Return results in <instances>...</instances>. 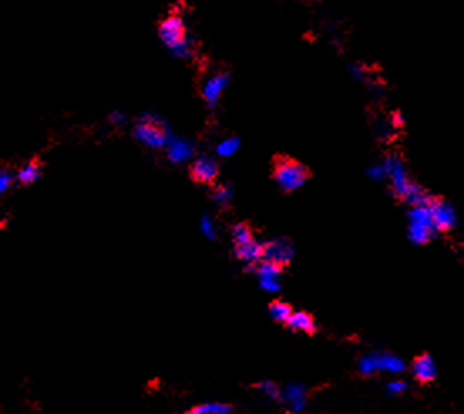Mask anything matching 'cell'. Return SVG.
Returning a JSON list of instances; mask_svg holds the SVG:
<instances>
[{
	"label": "cell",
	"instance_id": "obj_1",
	"mask_svg": "<svg viewBox=\"0 0 464 414\" xmlns=\"http://www.w3.org/2000/svg\"><path fill=\"white\" fill-rule=\"evenodd\" d=\"M385 169H387V179H391L392 192L406 201L411 206H428L431 202V195L422 190L419 185L411 182L407 175L406 165L401 160V157L391 155L385 159Z\"/></svg>",
	"mask_w": 464,
	"mask_h": 414
},
{
	"label": "cell",
	"instance_id": "obj_2",
	"mask_svg": "<svg viewBox=\"0 0 464 414\" xmlns=\"http://www.w3.org/2000/svg\"><path fill=\"white\" fill-rule=\"evenodd\" d=\"M133 135L137 138V142H140L142 145L153 150H162L167 147V143L170 142V138L174 137L170 132L169 125H167L160 116L145 113L137 120L133 128Z\"/></svg>",
	"mask_w": 464,
	"mask_h": 414
},
{
	"label": "cell",
	"instance_id": "obj_3",
	"mask_svg": "<svg viewBox=\"0 0 464 414\" xmlns=\"http://www.w3.org/2000/svg\"><path fill=\"white\" fill-rule=\"evenodd\" d=\"M159 37L175 58L185 59L192 56V44H190L187 29L179 16H170L162 22L159 27Z\"/></svg>",
	"mask_w": 464,
	"mask_h": 414
},
{
	"label": "cell",
	"instance_id": "obj_4",
	"mask_svg": "<svg viewBox=\"0 0 464 414\" xmlns=\"http://www.w3.org/2000/svg\"><path fill=\"white\" fill-rule=\"evenodd\" d=\"M273 177H275V182L280 185L283 190L293 192V190H298L306 184L310 172L301 162L288 159V157H281V159L276 160Z\"/></svg>",
	"mask_w": 464,
	"mask_h": 414
},
{
	"label": "cell",
	"instance_id": "obj_5",
	"mask_svg": "<svg viewBox=\"0 0 464 414\" xmlns=\"http://www.w3.org/2000/svg\"><path fill=\"white\" fill-rule=\"evenodd\" d=\"M232 239H234V253L238 259L246 264H256L261 262L263 244L253 236V231L246 224H236L232 227Z\"/></svg>",
	"mask_w": 464,
	"mask_h": 414
},
{
	"label": "cell",
	"instance_id": "obj_6",
	"mask_svg": "<svg viewBox=\"0 0 464 414\" xmlns=\"http://www.w3.org/2000/svg\"><path fill=\"white\" fill-rule=\"evenodd\" d=\"M359 371L364 376H374L375 372H389V374H402L406 371V362L399 356L389 352H372L360 357Z\"/></svg>",
	"mask_w": 464,
	"mask_h": 414
},
{
	"label": "cell",
	"instance_id": "obj_7",
	"mask_svg": "<svg viewBox=\"0 0 464 414\" xmlns=\"http://www.w3.org/2000/svg\"><path fill=\"white\" fill-rule=\"evenodd\" d=\"M409 219V239L414 244H426L434 238V226L431 219L429 204L428 206H412L407 212Z\"/></svg>",
	"mask_w": 464,
	"mask_h": 414
},
{
	"label": "cell",
	"instance_id": "obj_8",
	"mask_svg": "<svg viewBox=\"0 0 464 414\" xmlns=\"http://www.w3.org/2000/svg\"><path fill=\"white\" fill-rule=\"evenodd\" d=\"M295 244L286 238H275L263 244L261 262L276 264V266H285L293 259Z\"/></svg>",
	"mask_w": 464,
	"mask_h": 414
},
{
	"label": "cell",
	"instance_id": "obj_9",
	"mask_svg": "<svg viewBox=\"0 0 464 414\" xmlns=\"http://www.w3.org/2000/svg\"><path fill=\"white\" fill-rule=\"evenodd\" d=\"M431 219H433V226L436 232H446L451 231L456 226V211L451 204L443 201V199H431L429 202Z\"/></svg>",
	"mask_w": 464,
	"mask_h": 414
},
{
	"label": "cell",
	"instance_id": "obj_10",
	"mask_svg": "<svg viewBox=\"0 0 464 414\" xmlns=\"http://www.w3.org/2000/svg\"><path fill=\"white\" fill-rule=\"evenodd\" d=\"M192 179L199 184H212L219 175V165L209 155H199L190 167Z\"/></svg>",
	"mask_w": 464,
	"mask_h": 414
},
{
	"label": "cell",
	"instance_id": "obj_11",
	"mask_svg": "<svg viewBox=\"0 0 464 414\" xmlns=\"http://www.w3.org/2000/svg\"><path fill=\"white\" fill-rule=\"evenodd\" d=\"M258 280L261 290L266 293H278L281 290V268L276 264L261 262L258 264Z\"/></svg>",
	"mask_w": 464,
	"mask_h": 414
},
{
	"label": "cell",
	"instance_id": "obj_12",
	"mask_svg": "<svg viewBox=\"0 0 464 414\" xmlns=\"http://www.w3.org/2000/svg\"><path fill=\"white\" fill-rule=\"evenodd\" d=\"M227 86H229V76H227V74L217 73L214 76H211L202 86L204 101H206L211 108H214V106L219 103L222 93L226 91Z\"/></svg>",
	"mask_w": 464,
	"mask_h": 414
},
{
	"label": "cell",
	"instance_id": "obj_13",
	"mask_svg": "<svg viewBox=\"0 0 464 414\" xmlns=\"http://www.w3.org/2000/svg\"><path fill=\"white\" fill-rule=\"evenodd\" d=\"M165 148L167 157H169V160L175 165L185 164V162H189L194 157V153H196V147H194V143L187 140V138L172 137Z\"/></svg>",
	"mask_w": 464,
	"mask_h": 414
},
{
	"label": "cell",
	"instance_id": "obj_14",
	"mask_svg": "<svg viewBox=\"0 0 464 414\" xmlns=\"http://www.w3.org/2000/svg\"><path fill=\"white\" fill-rule=\"evenodd\" d=\"M280 399L288 408V411L298 414L306 408V388L300 383L288 384L286 388L281 390Z\"/></svg>",
	"mask_w": 464,
	"mask_h": 414
},
{
	"label": "cell",
	"instance_id": "obj_15",
	"mask_svg": "<svg viewBox=\"0 0 464 414\" xmlns=\"http://www.w3.org/2000/svg\"><path fill=\"white\" fill-rule=\"evenodd\" d=\"M412 374L421 383H429V381L436 379L438 376V366L433 359V356L429 353H422L417 359L412 362Z\"/></svg>",
	"mask_w": 464,
	"mask_h": 414
},
{
	"label": "cell",
	"instance_id": "obj_16",
	"mask_svg": "<svg viewBox=\"0 0 464 414\" xmlns=\"http://www.w3.org/2000/svg\"><path fill=\"white\" fill-rule=\"evenodd\" d=\"M286 324L290 325V328L296 330V332H305V333L315 332V320L312 315L306 314V311H293Z\"/></svg>",
	"mask_w": 464,
	"mask_h": 414
},
{
	"label": "cell",
	"instance_id": "obj_17",
	"mask_svg": "<svg viewBox=\"0 0 464 414\" xmlns=\"http://www.w3.org/2000/svg\"><path fill=\"white\" fill-rule=\"evenodd\" d=\"M39 179H41V165L34 160L27 162V164L22 165L16 174V180L22 185H32Z\"/></svg>",
	"mask_w": 464,
	"mask_h": 414
},
{
	"label": "cell",
	"instance_id": "obj_18",
	"mask_svg": "<svg viewBox=\"0 0 464 414\" xmlns=\"http://www.w3.org/2000/svg\"><path fill=\"white\" fill-rule=\"evenodd\" d=\"M241 147V140L238 137H229V138H224V140H221L217 143L216 147V153L222 159H227V157H232L236 155Z\"/></svg>",
	"mask_w": 464,
	"mask_h": 414
},
{
	"label": "cell",
	"instance_id": "obj_19",
	"mask_svg": "<svg viewBox=\"0 0 464 414\" xmlns=\"http://www.w3.org/2000/svg\"><path fill=\"white\" fill-rule=\"evenodd\" d=\"M291 314H293V310H291V306L285 304V301H273V304L269 305V315H271V319L276 320V322L286 324Z\"/></svg>",
	"mask_w": 464,
	"mask_h": 414
},
{
	"label": "cell",
	"instance_id": "obj_20",
	"mask_svg": "<svg viewBox=\"0 0 464 414\" xmlns=\"http://www.w3.org/2000/svg\"><path fill=\"white\" fill-rule=\"evenodd\" d=\"M190 414H231V406L224 403H204L194 408Z\"/></svg>",
	"mask_w": 464,
	"mask_h": 414
},
{
	"label": "cell",
	"instance_id": "obj_21",
	"mask_svg": "<svg viewBox=\"0 0 464 414\" xmlns=\"http://www.w3.org/2000/svg\"><path fill=\"white\" fill-rule=\"evenodd\" d=\"M258 389L264 398L271 399V401H278L281 396L280 385H278L276 383H273V381H261V383L258 384Z\"/></svg>",
	"mask_w": 464,
	"mask_h": 414
},
{
	"label": "cell",
	"instance_id": "obj_22",
	"mask_svg": "<svg viewBox=\"0 0 464 414\" xmlns=\"http://www.w3.org/2000/svg\"><path fill=\"white\" fill-rule=\"evenodd\" d=\"M201 232L204 236H206L207 239H216L217 238V227H216V222L212 219L211 216H202L201 219Z\"/></svg>",
	"mask_w": 464,
	"mask_h": 414
},
{
	"label": "cell",
	"instance_id": "obj_23",
	"mask_svg": "<svg viewBox=\"0 0 464 414\" xmlns=\"http://www.w3.org/2000/svg\"><path fill=\"white\" fill-rule=\"evenodd\" d=\"M232 189L231 187H227V185H221V187H217L214 190V195H212V197H214V201L219 204V206H227V204H229L232 201Z\"/></svg>",
	"mask_w": 464,
	"mask_h": 414
},
{
	"label": "cell",
	"instance_id": "obj_24",
	"mask_svg": "<svg viewBox=\"0 0 464 414\" xmlns=\"http://www.w3.org/2000/svg\"><path fill=\"white\" fill-rule=\"evenodd\" d=\"M14 180H16V175H14L9 169L0 167V194H6L7 190L12 187Z\"/></svg>",
	"mask_w": 464,
	"mask_h": 414
},
{
	"label": "cell",
	"instance_id": "obj_25",
	"mask_svg": "<svg viewBox=\"0 0 464 414\" xmlns=\"http://www.w3.org/2000/svg\"><path fill=\"white\" fill-rule=\"evenodd\" d=\"M367 175L372 180H377V182H382V180L387 179V169H385V164H375L367 170Z\"/></svg>",
	"mask_w": 464,
	"mask_h": 414
},
{
	"label": "cell",
	"instance_id": "obj_26",
	"mask_svg": "<svg viewBox=\"0 0 464 414\" xmlns=\"http://www.w3.org/2000/svg\"><path fill=\"white\" fill-rule=\"evenodd\" d=\"M406 390H407V383H404L402 379H394L387 384V393L391 394V396H401V394L406 393Z\"/></svg>",
	"mask_w": 464,
	"mask_h": 414
},
{
	"label": "cell",
	"instance_id": "obj_27",
	"mask_svg": "<svg viewBox=\"0 0 464 414\" xmlns=\"http://www.w3.org/2000/svg\"><path fill=\"white\" fill-rule=\"evenodd\" d=\"M110 120L113 125H120V127H122V125L127 123V115L122 113V111H113V113L110 115Z\"/></svg>",
	"mask_w": 464,
	"mask_h": 414
},
{
	"label": "cell",
	"instance_id": "obj_28",
	"mask_svg": "<svg viewBox=\"0 0 464 414\" xmlns=\"http://www.w3.org/2000/svg\"><path fill=\"white\" fill-rule=\"evenodd\" d=\"M392 118H394V127H402L404 118H402L401 113H394Z\"/></svg>",
	"mask_w": 464,
	"mask_h": 414
}]
</instances>
